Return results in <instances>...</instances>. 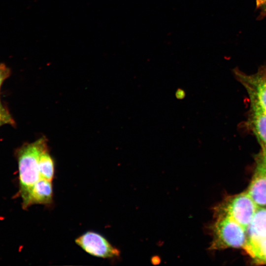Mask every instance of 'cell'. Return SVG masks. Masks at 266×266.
I'll return each mask as SVG.
<instances>
[{
	"label": "cell",
	"mask_w": 266,
	"mask_h": 266,
	"mask_svg": "<svg viewBox=\"0 0 266 266\" xmlns=\"http://www.w3.org/2000/svg\"><path fill=\"white\" fill-rule=\"evenodd\" d=\"M47 142L44 137L23 146L18 153V166L21 195L23 204L26 201L34 184L41 178L39 157L43 146Z\"/></svg>",
	"instance_id": "obj_1"
},
{
	"label": "cell",
	"mask_w": 266,
	"mask_h": 266,
	"mask_svg": "<svg viewBox=\"0 0 266 266\" xmlns=\"http://www.w3.org/2000/svg\"><path fill=\"white\" fill-rule=\"evenodd\" d=\"M215 220L210 226L212 241L211 250L228 248H243L247 236L246 230L231 217L225 215H214Z\"/></svg>",
	"instance_id": "obj_2"
},
{
	"label": "cell",
	"mask_w": 266,
	"mask_h": 266,
	"mask_svg": "<svg viewBox=\"0 0 266 266\" xmlns=\"http://www.w3.org/2000/svg\"><path fill=\"white\" fill-rule=\"evenodd\" d=\"M257 208L247 192H245L225 199L214 207V215L228 216L246 230Z\"/></svg>",
	"instance_id": "obj_3"
},
{
	"label": "cell",
	"mask_w": 266,
	"mask_h": 266,
	"mask_svg": "<svg viewBox=\"0 0 266 266\" xmlns=\"http://www.w3.org/2000/svg\"><path fill=\"white\" fill-rule=\"evenodd\" d=\"M233 73L246 90L250 103L266 112V66H260L256 73L252 74H247L237 68L233 69Z\"/></svg>",
	"instance_id": "obj_4"
},
{
	"label": "cell",
	"mask_w": 266,
	"mask_h": 266,
	"mask_svg": "<svg viewBox=\"0 0 266 266\" xmlns=\"http://www.w3.org/2000/svg\"><path fill=\"white\" fill-rule=\"evenodd\" d=\"M77 245L88 254L103 259L116 258L120 256V251L113 246L103 236L88 231L75 240Z\"/></svg>",
	"instance_id": "obj_5"
},
{
	"label": "cell",
	"mask_w": 266,
	"mask_h": 266,
	"mask_svg": "<svg viewBox=\"0 0 266 266\" xmlns=\"http://www.w3.org/2000/svg\"><path fill=\"white\" fill-rule=\"evenodd\" d=\"M246 124L256 137L261 150L266 151V112L257 105L250 103Z\"/></svg>",
	"instance_id": "obj_6"
},
{
	"label": "cell",
	"mask_w": 266,
	"mask_h": 266,
	"mask_svg": "<svg viewBox=\"0 0 266 266\" xmlns=\"http://www.w3.org/2000/svg\"><path fill=\"white\" fill-rule=\"evenodd\" d=\"M53 201V190L52 181L40 178L32 187L27 200L23 204L27 208L34 204L49 206Z\"/></svg>",
	"instance_id": "obj_7"
},
{
	"label": "cell",
	"mask_w": 266,
	"mask_h": 266,
	"mask_svg": "<svg viewBox=\"0 0 266 266\" xmlns=\"http://www.w3.org/2000/svg\"><path fill=\"white\" fill-rule=\"evenodd\" d=\"M258 207H266V175L255 170L247 191Z\"/></svg>",
	"instance_id": "obj_8"
},
{
	"label": "cell",
	"mask_w": 266,
	"mask_h": 266,
	"mask_svg": "<svg viewBox=\"0 0 266 266\" xmlns=\"http://www.w3.org/2000/svg\"><path fill=\"white\" fill-rule=\"evenodd\" d=\"M246 232L247 239L266 238V207H258Z\"/></svg>",
	"instance_id": "obj_9"
},
{
	"label": "cell",
	"mask_w": 266,
	"mask_h": 266,
	"mask_svg": "<svg viewBox=\"0 0 266 266\" xmlns=\"http://www.w3.org/2000/svg\"><path fill=\"white\" fill-rule=\"evenodd\" d=\"M39 169L41 178L52 181L55 172L54 163L47 142L43 146L39 154Z\"/></svg>",
	"instance_id": "obj_10"
},
{
	"label": "cell",
	"mask_w": 266,
	"mask_h": 266,
	"mask_svg": "<svg viewBox=\"0 0 266 266\" xmlns=\"http://www.w3.org/2000/svg\"><path fill=\"white\" fill-rule=\"evenodd\" d=\"M243 249L256 263L266 264V238L247 239Z\"/></svg>",
	"instance_id": "obj_11"
},
{
	"label": "cell",
	"mask_w": 266,
	"mask_h": 266,
	"mask_svg": "<svg viewBox=\"0 0 266 266\" xmlns=\"http://www.w3.org/2000/svg\"><path fill=\"white\" fill-rule=\"evenodd\" d=\"M256 160V164L255 170L266 175V151L261 150Z\"/></svg>",
	"instance_id": "obj_12"
},
{
	"label": "cell",
	"mask_w": 266,
	"mask_h": 266,
	"mask_svg": "<svg viewBox=\"0 0 266 266\" xmlns=\"http://www.w3.org/2000/svg\"><path fill=\"white\" fill-rule=\"evenodd\" d=\"M256 9L260 10L259 19L266 16V0H256Z\"/></svg>",
	"instance_id": "obj_13"
},
{
	"label": "cell",
	"mask_w": 266,
	"mask_h": 266,
	"mask_svg": "<svg viewBox=\"0 0 266 266\" xmlns=\"http://www.w3.org/2000/svg\"><path fill=\"white\" fill-rule=\"evenodd\" d=\"M9 69L3 63H0V86L3 81L9 75Z\"/></svg>",
	"instance_id": "obj_14"
},
{
	"label": "cell",
	"mask_w": 266,
	"mask_h": 266,
	"mask_svg": "<svg viewBox=\"0 0 266 266\" xmlns=\"http://www.w3.org/2000/svg\"><path fill=\"white\" fill-rule=\"evenodd\" d=\"M11 119L8 113L3 108L0 107V126L10 122Z\"/></svg>",
	"instance_id": "obj_15"
},
{
	"label": "cell",
	"mask_w": 266,
	"mask_h": 266,
	"mask_svg": "<svg viewBox=\"0 0 266 266\" xmlns=\"http://www.w3.org/2000/svg\"><path fill=\"white\" fill-rule=\"evenodd\" d=\"M176 96L178 99H183L185 96L184 92L183 90L179 89L176 92Z\"/></svg>",
	"instance_id": "obj_16"
}]
</instances>
